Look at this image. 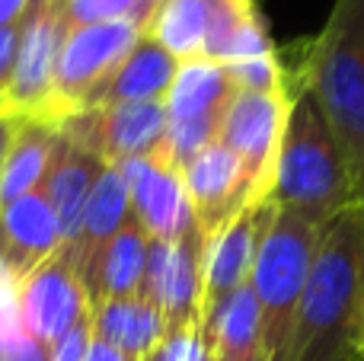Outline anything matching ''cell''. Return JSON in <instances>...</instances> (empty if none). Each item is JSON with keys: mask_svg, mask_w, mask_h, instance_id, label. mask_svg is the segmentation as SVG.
<instances>
[{"mask_svg": "<svg viewBox=\"0 0 364 361\" xmlns=\"http://www.w3.org/2000/svg\"><path fill=\"white\" fill-rule=\"evenodd\" d=\"M214 361H265L262 326H259V304L250 285L233 291L224 304L201 323Z\"/></svg>", "mask_w": 364, "mask_h": 361, "instance_id": "cell-21", "label": "cell"}, {"mask_svg": "<svg viewBox=\"0 0 364 361\" xmlns=\"http://www.w3.org/2000/svg\"><path fill=\"white\" fill-rule=\"evenodd\" d=\"M58 144V125L42 119H19L16 138L0 170V208L16 202L19 195L42 189Z\"/></svg>", "mask_w": 364, "mask_h": 361, "instance_id": "cell-20", "label": "cell"}, {"mask_svg": "<svg viewBox=\"0 0 364 361\" xmlns=\"http://www.w3.org/2000/svg\"><path fill=\"white\" fill-rule=\"evenodd\" d=\"M141 361H160V352H157V349H154V352H151V355H144V358H141Z\"/></svg>", "mask_w": 364, "mask_h": 361, "instance_id": "cell-33", "label": "cell"}, {"mask_svg": "<svg viewBox=\"0 0 364 361\" xmlns=\"http://www.w3.org/2000/svg\"><path fill=\"white\" fill-rule=\"evenodd\" d=\"M211 16H214V0H164L154 10L144 32H151L179 64L198 61L205 55Z\"/></svg>", "mask_w": 364, "mask_h": 361, "instance_id": "cell-23", "label": "cell"}, {"mask_svg": "<svg viewBox=\"0 0 364 361\" xmlns=\"http://www.w3.org/2000/svg\"><path fill=\"white\" fill-rule=\"evenodd\" d=\"M288 361H364V205L320 227Z\"/></svg>", "mask_w": 364, "mask_h": 361, "instance_id": "cell-1", "label": "cell"}, {"mask_svg": "<svg viewBox=\"0 0 364 361\" xmlns=\"http://www.w3.org/2000/svg\"><path fill=\"white\" fill-rule=\"evenodd\" d=\"M284 70L316 96L364 205V0H336L320 36Z\"/></svg>", "mask_w": 364, "mask_h": 361, "instance_id": "cell-3", "label": "cell"}, {"mask_svg": "<svg viewBox=\"0 0 364 361\" xmlns=\"http://www.w3.org/2000/svg\"><path fill=\"white\" fill-rule=\"evenodd\" d=\"M83 361H134V358L125 355L122 349H115V345L102 343V339L90 336V345H87V355H83Z\"/></svg>", "mask_w": 364, "mask_h": 361, "instance_id": "cell-29", "label": "cell"}, {"mask_svg": "<svg viewBox=\"0 0 364 361\" xmlns=\"http://www.w3.org/2000/svg\"><path fill=\"white\" fill-rule=\"evenodd\" d=\"M102 170H106L102 153L93 151L90 144H83V141L70 138V134L58 125V144H55V153H51V166H48L42 192L51 198V205H55L68 240L74 237L77 224H80L87 198H90V192H93Z\"/></svg>", "mask_w": 364, "mask_h": 361, "instance_id": "cell-16", "label": "cell"}, {"mask_svg": "<svg viewBox=\"0 0 364 361\" xmlns=\"http://www.w3.org/2000/svg\"><path fill=\"white\" fill-rule=\"evenodd\" d=\"M233 93H237V83H233L227 64L198 58V61L179 64V74L164 102L170 122H186L201 119V115H224Z\"/></svg>", "mask_w": 364, "mask_h": 361, "instance_id": "cell-22", "label": "cell"}, {"mask_svg": "<svg viewBox=\"0 0 364 361\" xmlns=\"http://www.w3.org/2000/svg\"><path fill=\"white\" fill-rule=\"evenodd\" d=\"M288 119L275 160L269 202L282 211L307 217L323 227L339 211L358 202L348 160L323 115L316 96L297 77L288 74Z\"/></svg>", "mask_w": 364, "mask_h": 361, "instance_id": "cell-2", "label": "cell"}, {"mask_svg": "<svg viewBox=\"0 0 364 361\" xmlns=\"http://www.w3.org/2000/svg\"><path fill=\"white\" fill-rule=\"evenodd\" d=\"M90 336H93V330H90V317H87L83 323H77L68 336H61L55 345H51L48 361H83L87 345H90Z\"/></svg>", "mask_w": 364, "mask_h": 361, "instance_id": "cell-27", "label": "cell"}, {"mask_svg": "<svg viewBox=\"0 0 364 361\" xmlns=\"http://www.w3.org/2000/svg\"><path fill=\"white\" fill-rule=\"evenodd\" d=\"M90 330L96 339L141 361L166 339V320L151 294H134L90 307Z\"/></svg>", "mask_w": 364, "mask_h": 361, "instance_id": "cell-19", "label": "cell"}, {"mask_svg": "<svg viewBox=\"0 0 364 361\" xmlns=\"http://www.w3.org/2000/svg\"><path fill=\"white\" fill-rule=\"evenodd\" d=\"M0 361H48V345L19 333V336L0 343Z\"/></svg>", "mask_w": 364, "mask_h": 361, "instance_id": "cell-28", "label": "cell"}, {"mask_svg": "<svg viewBox=\"0 0 364 361\" xmlns=\"http://www.w3.org/2000/svg\"><path fill=\"white\" fill-rule=\"evenodd\" d=\"M147 259H151V237L147 230L138 224V217L125 221V227L112 237L102 256L96 259L93 272L87 275V294H90V307L106 304V301H119V298H134L144 294V281H147Z\"/></svg>", "mask_w": 364, "mask_h": 361, "instance_id": "cell-18", "label": "cell"}, {"mask_svg": "<svg viewBox=\"0 0 364 361\" xmlns=\"http://www.w3.org/2000/svg\"><path fill=\"white\" fill-rule=\"evenodd\" d=\"M291 93H250L237 90L220 122L218 141L240 157L246 179L252 185V202H269L275 160L282 147L284 119H288Z\"/></svg>", "mask_w": 364, "mask_h": 361, "instance_id": "cell-7", "label": "cell"}, {"mask_svg": "<svg viewBox=\"0 0 364 361\" xmlns=\"http://www.w3.org/2000/svg\"><path fill=\"white\" fill-rule=\"evenodd\" d=\"M166 131V102H119L96 109V151L112 166L164 153Z\"/></svg>", "mask_w": 364, "mask_h": 361, "instance_id": "cell-15", "label": "cell"}, {"mask_svg": "<svg viewBox=\"0 0 364 361\" xmlns=\"http://www.w3.org/2000/svg\"><path fill=\"white\" fill-rule=\"evenodd\" d=\"M272 211H275L272 202L246 205L230 224H224L214 237H208L205 279H201V323L233 291L250 285L252 262H256V253H259V240L265 234V224H269Z\"/></svg>", "mask_w": 364, "mask_h": 361, "instance_id": "cell-10", "label": "cell"}, {"mask_svg": "<svg viewBox=\"0 0 364 361\" xmlns=\"http://www.w3.org/2000/svg\"><path fill=\"white\" fill-rule=\"evenodd\" d=\"M32 0H0V26H16L23 23L26 10Z\"/></svg>", "mask_w": 364, "mask_h": 361, "instance_id": "cell-30", "label": "cell"}, {"mask_svg": "<svg viewBox=\"0 0 364 361\" xmlns=\"http://www.w3.org/2000/svg\"><path fill=\"white\" fill-rule=\"evenodd\" d=\"M19 36H23V23L0 26V102H4L6 90H10V80H13V70H16Z\"/></svg>", "mask_w": 364, "mask_h": 361, "instance_id": "cell-26", "label": "cell"}, {"mask_svg": "<svg viewBox=\"0 0 364 361\" xmlns=\"http://www.w3.org/2000/svg\"><path fill=\"white\" fill-rule=\"evenodd\" d=\"M316 240L320 227L294 211L275 208L265 224L250 275V288L259 304L265 361H288Z\"/></svg>", "mask_w": 364, "mask_h": 361, "instance_id": "cell-4", "label": "cell"}, {"mask_svg": "<svg viewBox=\"0 0 364 361\" xmlns=\"http://www.w3.org/2000/svg\"><path fill=\"white\" fill-rule=\"evenodd\" d=\"M128 217H132V189H128L125 170L106 163V170L100 173V179H96L93 192L87 198V208H83L74 237L64 243V253L70 256V262H74L77 275L83 281L93 272L102 249L125 227Z\"/></svg>", "mask_w": 364, "mask_h": 361, "instance_id": "cell-14", "label": "cell"}, {"mask_svg": "<svg viewBox=\"0 0 364 361\" xmlns=\"http://www.w3.org/2000/svg\"><path fill=\"white\" fill-rule=\"evenodd\" d=\"M176 74H179V61L151 32H144L134 42V48L125 55V61L100 87L90 109L119 106V102H164Z\"/></svg>", "mask_w": 364, "mask_h": 361, "instance_id": "cell-17", "label": "cell"}, {"mask_svg": "<svg viewBox=\"0 0 364 361\" xmlns=\"http://www.w3.org/2000/svg\"><path fill=\"white\" fill-rule=\"evenodd\" d=\"M141 36H144V29L134 19H115V23H93L70 29L64 38L61 58H58L51 122L61 125L68 115L90 109L100 87L125 61V55L134 48Z\"/></svg>", "mask_w": 364, "mask_h": 361, "instance_id": "cell-5", "label": "cell"}, {"mask_svg": "<svg viewBox=\"0 0 364 361\" xmlns=\"http://www.w3.org/2000/svg\"><path fill=\"white\" fill-rule=\"evenodd\" d=\"M61 6L70 29L93 23H115V19H134L144 29L141 0H61Z\"/></svg>", "mask_w": 364, "mask_h": 361, "instance_id": "cell-25", "label": "cell"}, {"mask_svg": "<svg viewBox=\"0 0 364 361\" xmlns=\"http://www.w3.org/2000/svg\"><path fill=\"white\" fill-rule=\"evenodd\" d=\"M164 4V0H141V10H144V29H147V23H151V16H154V10Z\"/></svg>", "mask_w": 364, "mask_h": 361, "instance_id": "cell-32", "label": "cell"}, {"mask_svg": "<svg viewBox=\"0 0 364 361\" xmlns=\"http://www.w3.org/2000/svg\"><path fill=\"white\" fill-rule=\"evenodd\" d=\"M237 90H250V93H284L288 90V70L278 51L256 58H243V61L227 64Z\"/></svg>", "mask_w": 364, "mask_h": 361, "instance_id": "cell-24", "label": "cell"}, {"mask_svg": "<svg viewBox=\"0 0 364 361\" xmlns=\"http://www.w3.org/2000/svg\"><path fill=\"white\" fill-rule=\"evenodd\" d=\"M182 179H186L188 198H192V211L198 221L201 234L214 237L224 224H230L246 205L252 202V185L246 179V170L240 157L227 144L214 141L201 153H195L186 166H182Z\"/></svg>", "mask_w": 364, "mask_h": 361, "instance_id": "cell-13", "label": "cell"}, {"mask_svg": "<svg viewBox=\"0 0 364 361\" xmlns=\"http://www.w3.org/2000/svg\"><path fill=\"white\" fill-rule=\"evenodd\" d=\"M122 170L132 189V211L151 240H179L192 227H198L186 179L176 163L157 153V157L128 160Z\"/></svg>", "mask_w": 364, "mask_h": 361, "instance_id": "cell-11", "label": "cell"}, {"mask_svg": "<svg viewBox=\"0 0 364 361\" xmlns=\"http://www.w3.org/2000/svg\"><path fill=\"white\" fill-rule=\"evenodd\" d=\"M16 128H19V119L0 112V170H4V160H6V153H10L13 138H16Z\"/></svg>", "mask_w": 364, "mask_h": 361, "instance_id": "cell-31", "label": "cell"}, {"mask_svg": "<svg viewBox=\"0 0 364 361\" xmlns=\"http://www.w3.org/2000/svg\"><path fill=\"white\" fill-rule=\"evenodd\" d=\"M208 237L192 227L179 240H151L144 294L157 301L166 320V336L201 326V279Z\"/></svg>", "mask_w": 364, "mask_h": 361, "instance_id": "cell-9", "label": "cell"}, {"mask_svg": "<svg viewBox=\"0 0 364 361\" xmlns=\"http://www.w3.org/2000/svg\"><path fill=\"white\" fill-rule=\"evenodd\" d=\"M70 26L64 19L61 0H32L23 16L16 70L6 90L0 112L13 119L51 122V93H55L58 58Z\"/></svg>", "mask_w": 364, "mask_h": 361, "instance_id": "cell-6", "label": "cell"}, {"mask_svg": "<svg viewBox=\"0 0 364 361\" xmlns=\"http://www.w3.org/2000/svg\"><path fill=\"white\" fill-rule=\"evenodd\" d=\"M64 227L42 189L0 208V272L23 285L45 259L64 247Z\"/></svg>", "mask_w": 364, "mask_h": 361, "instance_id": "cell-12", "label": "cell"}, {"mask_svg": "<svg viewBox=\"0 0 364 361\" xmlns=\"http://www.w3.org/2000/svg\"><path fill=\"white\" fill-rule=\"evenodd\" d=\"M19 330L42 345H55L90 317V294L64 247L45 259L16 294Z\"/></svg>", "mask_w": 364, "mask_h": 361, "instance_id": "cell-8", "label": "cell"}]
</instances>
